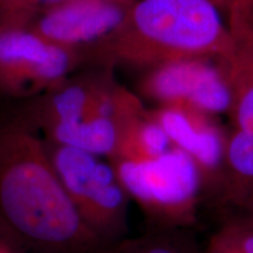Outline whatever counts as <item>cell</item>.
<instances>
[{
	"label": "cell",
	"instance_id": "18",
	"mask_svg": "<svg viewBox=\"0 0 253 253\" xmlns=\"http://www.w3.org/2000/svg\"><path fill=\"white\" fill-rule=\"evenodd\" d=\"M212 1L216 4L218 7H227L230 4H232V2H236V1H244V0H212Z\"/></svg>",
	"mask_w": 253,
	"mask_h": 253
},
{
	"label": "cell",
	"instance_id": "10",
	"mask_svg": "<svg viewBox=\"0 0 253 253\" xmlns=\"http://www.w3.org/2000/svg\"><path fill=\"white\" fill-rule=\"evenodd\" d=\"M101 80L66 82L61 87L41 95L24 120L43 130L80 121L90 109Z\"/></svg>",
	"mask_w": 253,
	"mask_h": 253
},
{
	"label": "cell",
	"instance_id": "8",
	"mask_svg": "<svg viewBox=\"0 0 253 253\" xmlns=\"http://www.w3.org/2000/svg\"><path fill=\"white\" fill-rule=\"evenodd\" d=\"M135 0H63L42 12L30 28L84 54L123 23Z\"/></svg>",
	"mask_w": 253,
	"mask_h": 253
},
{
	"label": "cell",
	"instance_id": "13",
	"mask_svg": "<svg viewBox=\"0 0 253 253\" xmlns=\"http://www.w3.org/2000/svg\"><path fill=\"white\" fill-rule=\"evenodd\" d=\"M63 0H0V26L30 27L39 15Z\"/></svg>",
	"mask_w": 253,
	"mask_h": 253
},
{
	"label": "cell",
	"instance_id": "1",
	"mask_svg": "<svg viewBox=\"0 0 253 253\" xmlns=\"http://www.w3.org/2000/svg\"><path fill=\"white\" fill-rule=\"evenodd\" d=\"M0 245L9 253H101L107 248L73 205L45 142L18 118L0 123Z\"/></svg>",
	"mask_w": 253,
	"mask_h": 253
},
{
	"label": "cell",
	"instance_id": "4",
	"mask_svg": "<svg viewBox=\"0 0 253 253\" xmlns=\"http://www.w3.org/2000/svg\"><path fill=\"white\" fill-rule=\"evenodd\" d=\"M45 144L55 172L86 225L107 246L126 239L129 196L112 163L77 148Z\"/></svg>",
	"mask_w": 253,
	"mask_h": 253
},
{
	"label": "cell",
	"instance_id": "14",
	"mask_svg": "<svg viewBox=\"0 0 253 253\" xmlns=\"http://www.w3.org/2000/svg\"><path fill=\"white\" fill-rule=\"evenodd\" d=\"M221 229L225 231L233 244L242 253H253V227L244 220L237 218L224 224Z\"/></svg>",
	"mask_w": 253,
	"mask_h": 253
},
{
	"label": "cell",
	"instance_id": "7",
	"mask_svg": "<svg viewBox=\"0 0 253 253\" xmlns=\"http://www.w3.org/2000/svg\"><path fill=\"white\" fill-rule=\"evenodd\" d=\"M140 90L160 106L186 104L212 116L230 112V86L216 59H186L156 66L142 79Z\"/></svg>",
	"mask_w": 253,
	"mask_h": 253
},
{
	"label": "cell",
	"instance_id": "15",
	"mask_svg": "<svg viewBox=\"0 0 253 253\" xmlns=\"http://www.w3.org/2000/svg\"><path fill=\"white\" fill-rule=\"evenodd\" d=\"M205 253H242L239 249L233 244V242L229 238L225 231L220 229L213 233L209 240Z\"/></svg>",
	"mask_w": 253,
	"mask_h": 253
},
{
	"label": "cell",
	"instance_id": "3",
	"mask_svg": "<svg viewBox=\"0 0 253 253\" xmlns=\"http://www.w3.org/2000/svg\"><path fill=\"white\" fill-rule=\"evenodd\" d=\"M123 189L147 218L149 230L175 231L197 221L203 179L184 151L172 147L147 162H110Z\"/></svg>",
	"mask_w": 253,
	"mask_h": 253
},
{
	"label": "cell",
	"instance_id": "6",
	"mask_svg": "<svg viewBox=\"0 0 253 253\" xmlns=\"http://www.w3.org/2000/svg\"><path fill=\"white\" fill-rule=\"evenodd\" d=\"M84 60L77 49L53 42L30 27L0 26V93L41 96L61 87Z\"/></svg>",
	"mask_w": 253,
	"mask_h": 253
},
{
	"label": "cell",
	"instance_id": "9",
	"mask_svg": "<svg viewBox=\"0 0 253 253\" xmlns=\"http://www.w3.org/2000/svg\"><path fill=\"white\" fill-rule=\"evenodd\" d=\"M161 126L172 147L184 151L197 166L203 185L219 188L223 179L227 135L213 116L186 104H166L148 110Z\"/></svg>",
	"mask_w": 253,
	"mask_h": 253
},
{
	"label": "cell",
	"instance_id": "12",
	"mask_svg": "<svg viewBox=\"0 0 253 253\" xmlns=\"http://www.w3.org/2000/svg\"><path fill=\"white\" fill-rule=\"evenodd\" d=\"M172 231L149 230L137 238H126L107 246L101 253H188Z\"/></svg>",
	"mask_w": 253,
	"mask_h": 253
},
{
	"label": "cell",
	"instance_id": "2",
	"mask_svg": "<svg viewBox=\"0 0 253 253\" xmlns=\"http://www.w3.org/2000/svg\"><path fill=\"white\" fill-rule=\"evenodd\" d=\"M232 34L212 0H135L123 23L84 59L153 68L186 59H218Z\"/></svg>",
	"mask_w": 253,
	"mask_h": 253
},
{
	"label": "cell",
	"instance_id": "17",
	"mask_svg": "<svg viewBox=\"0 0 253 253\" xmlns=\"http://www.w3.org/2000/svg\"><path fill=\"white\" fill-rule=\"evenodd\" d=\"M237 208L240 209V211H242V217H239L240 219H243L250 226L253 227V197L246 199L245 202H243Z\"/></svg>",
	"mask_w": 253,
	"mask_h": 253
},
{
	"label": "cell",
	"instance_id": "19",
	"mask_svg": "<svg viewBox=\"0 0 253 253\" xmlns=\"http://www.w3.org/2000/svg\"><path fill=\"white\" fill-rule=\"evenodd\" d=\"M0 253H9V252L7 251V249H6L5 246L0 245Z\"/></svg>",
	"mask_w": 253,
	"mask_h": 253
},
{
	"label": "cell",
	"instance_id": "5",
	"mask_svg": "<svg viewBox=\"0 0 253 253\" xmlns=\"http://www.w3.org/2000/svg\"><path fill=\"white\" fill-rule=\"evenodd\" d=\"M227 14L233 42L217 61L231 90L232 130L226 138L220 190L238 207L253 197V37L238 15Z\"/></svg>",
	"mask_w": 253,
	"mask_h": 253
},
{
	"label": "cell",
	"instance_id": "11",
	"mask_svg": "<svg viewBox=\"0 0 253 253\" xmlns=\"http://www.w3.org/2000/svg\"><path fill=\"white\" fill-rule=\"evenodd\" d=\"M171 148L169 137L145 109L123 126L109 162H147L161 157Z\"/></svg>",
	"mask_w": 253,
	"mask_h": 253
},
{
	"label": "cell",
	"instance_id": "16",
	"mask_svg": "<svg viewBox=\"0 0 253 253\" xmlns=\"http://www.w3.org/2000/svg\"><path fill=\"white\" fill-rule=\"evenodd\" d=\"M226 9L227 12L235 13L242 19L243 23L246 25V27L253 37V0L232 2L227 6Z\"/></svg>",
	"mask_w": 253,
	"mask_h": 253
}]
</instances>
